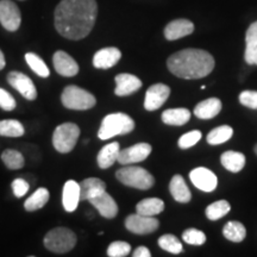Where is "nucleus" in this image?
Wrapping results in <instances>:
<instances>
[{
	"instance_id": "nucleus-13",
	"label": "nucleus",
	"mask_w": 257,
	"mask_h": 257,
	"mask_svg": "<svg viewBox=\"0 0 257 257\" xmlns=\"http://www.w3.org/2000/svg\"><path fill=\"white\" fill-rule=\"evenodd\" d=\"M170 88L165 83H156L148 88L144 100V108L147 111H156L169 98Z\"/></svg>"
},
{
	"instance_id": "nucleus-30",
	"label": "nucleus",
	"mask_w": 257,
	"mask_h": 257,
	"mask_svg": "<svg viewBox=\"0 0 257 257\" xmlns=\"http://www.w3.org/2000/svg\"><path fill=\"white\" fill-rule=\"evenodd\" d=\"M233 135L232 127L229 125H221V126L214 127L210 134L207 135V143L211 146H219L230 140Z\"/></svg>"
},
{
	"instance_id": "nucleus-20",
	"label": "nucleus",
	"mask_w": 257,
	"mask_h": 257,
	"mask_svg": "<svg viewBox=\"0 0 257 257\" xmlns=\"http://www.w3.org/2000/svg\"><path fill=\"white\" fill-rule=\"evenodd\" d=\"M80 199L91 200L106 191V184L98 178H88L80 182Z\"/></svg>"
},
{
	"instance_id": "nucleus-12",
	"label": "nucleus",
	"mask_w": 257,
	"mask_h": 257,
	"mask_svg": "<svg viewBox=\"0 0 257 257\" xmlns=\"http://www.w3.org/2000/svg\"><path fill=\"white\" fill-rule=\"evenodd\" d=\"M8 81L16 91L21 93L28 100H35L37 98V89L32 80L21 72H11L8 75Z\"/></svg>"
},
{
	"instance_id": "nucleus-27",
	"label": "nucleus",
	"mask_w": 257,
	"mask_h": 257,
	"mask_svg": "<svg viewBox=\"0 0 257 257\" xmlns=\"http://www.w3.org/2000/svg\"><path fill=\"white\" fill-rule=\"evenodd\" d=\"M165 210V202L159 198H148L140 201L136 206L137 213L143 214V216L154 217L160 214Z\"/></svg>"
},
{
	"instance_id": "nucleus-28",
	"label": "nucleus",
	"mask_w": 257,
	"mask_h": 257,
	"mask_svg": "<svg viewBox=\"0 0 257 257\" xmlns=\"http://www.w3.org/2000/svg\"><path fill=\"white\" fill-rule=\"evenodd\" d=\"M223 234L225 238L229 239L230 242L239 243L245 238L246 230L244 225L239 221H229V223L225 224Z\"/></svg>"
},
{
	"instance_id": "nucleus-22",
	"label": "nucleus",
	"mask_w": 257,
	"mask_h": 257,
	"mask_svg": "<svg viewBox=\"0 0 257 257\" xmlns=\"http://www.w3.org/2000/svg\"><path fill=\"white\" fill-rule=\"evenodd\" d=\"M221 111V101L218 98H210L199 102L194 108L195 117L200 119H212Z\"/></svg>"
},
{
	"instance_id": "nucleus-23",
	"label": "nucleus",
	"mask_w": 257,
	"mask_h": 257,
	"mask_svg": "<svg viewBox=\"0 0 257 257\" xmlns=\"http://www.w3.org/2000/svg\"><path fill=\"white\" fill-rule=\"evenodd\" d=\"M169 191L172 193L173 198L181 204H187L191 201L192 194L188 186L186 185L184 178L181 175H174L169 184Z\"/></svg>"
},
{
	"instance_id": "nucleus-21",
	"label": "nucleus",
	"mask_w": 257,
	"mask_h": 257,
	"mask_svg": "<svg viewBox=\"0 0 257 257\" xmlns=\"http://www.w3.org/2000/svg\"><path fill=\"white\" fill-rule=\"evenodd\" d=\"M244 59L248 64L257 66V22H253L246 30Z\"/></svg>"
},
{
	"instance_id": "nucleus-35",
	"label": "nucleus",
	"mask_w": 257,
	"mask_h": 257,
	"mask_svg": "<svg viewBox=\"0 0 257 257\" xmlns=\"http://www.w3.org/2000/svg\"><path fill=\"white\" fill-rule=\"evenodd\" d=\"M2 160L9 169H21L24 166V156L18 150L6 149L2 154Z\"/></svg>"
},
{
	"instance_id": "nucleus-1",
	"label": "nucleus",
	"mask_w": 257,
	"mask_h": 257,
	"mask_svg": "<svg viewBox=\"0 0 257 257\" xmlns=\"http://www.w3.org/2000/svg\"><path fill=\"white\" fill-rule=\"evenodd\" d=\"M96 15L95 0H62L55 10V28L68 40H82L92 31Z\"/></svg>"
},
{
	"instance_id": "nucleus-8",
	"label": "nucleus",
	"mask_w": 257,
	"mask_h": 257,
	"mask_svg": "<svg viewBox=\"0 0 257 257\" xmlns=\"http://www.w3.org/2000/svg\"><path fill=\"white\" fill-rule=\"evenodd\" d=\"M160 221L154 217L136 213L130 214L125 219V226L130 232L136 234H148L159 229Z\"/></svg>"
},
{
	"instance_id": "nucleus-16",
	"label": "nucleus",
	"mask_w": 257,
	"mask_h": 257,
	"mask_svg": "<svg viewBox=\"0 0 257 257\" xmlns=\"http://www.w3.org/2000/svg\"><path fill=\"white\" fill-rule=\"evenodd\" d=\"M115 89L114 93L118 96H126L133 94V93L137 92L138 89L142 87V81L137 78V76L133 75V74H118L115 76Z\"/></svg>"
},
{
	"instance_id": "nucleus-6",
	"label": "nucleus",
	"mask_w": 257,
	"mask_h": 257,
	"mask_svg": "<svg viewBox=\"0 0 257 257\" xmlns=\"http://www.w3.org/2000/svg\"><path fill=\"white\" fill-rule=\"evenodd\" d=\"M76 244V236L67 227H56L50 230L44 237V245L50 251L64 253L72 250Z\"/></svg>"
},
{
	"instance_id": "nucleus-14",
	"label": "nucleus",
	"mask_w": 257,
	"mask_h": 257,
	"mask_svg": "<svg viewBox=\"0 0 257 257\" xmlns=\"http://www.w3.org/2000/svg\"><path fill=\"white\" fill-rule=\"evenodd\" d=\"M53 63L56 72L62 76L70 78V76H75L79 73V66L76 61L66 51H56L53 56Z\"/></svg>"
},
{
	"instance_id": "nucleus-18",
	"label": "nucleus",
	"mask_w": 257,
	"mask_h": 257,
	"mask_svg": "<svg viewBox=\"0 0 257 257\" xmlns=\"http://www.w3.org/2000/svg\"><path fill=\"white\" fill-rule=\"evenodd\" d=\"M194 24L188 19H175L167 24L165 29V37L168 41H176L193 34Z\"/></svg>"
},
{
	"instance_id": "nucleus-32",
	"label": "nucleus",
	"mask_w": 257,
	"mask_h": 257,
	"mask_svg": "<svg viewBox=\"0 0 257 257\" xmlns=\"http://www.w3.org/2000/svg\"><path fill=\"white\" fill-rule=\"evenodd\" d=\"M231 210L230 204L226 200H218L213 204L208 205L206 208V217L210 220H219L220 218H223L229 213Z\"/></svg>"
},
{
	"instance_id": "nucleus-44",
	"label": "nucleus",
	"mask_w": 257,
	"mask_h": 257,
	"mask_svg": "<svg viewBox=\"0 0 257 257\" xmlns=\"http://www.w3.org/2000/svg\"><path fill=\"white\" fill-rule=\"evenodd\" d=\"M255 153H256V154H257V146H256V147H255Z\"/></svg>"
},
{
	"instance_id": "nucleus-11",
	"label": "nucleus",
	"mask_w": 257,
	"mask_h": 257,
	"mask_svg": "<svg viewBox=\"0 0 257 257\" xmlns=\"http://www.w3.org/2000/svg\"><path fill=\"white\" fill-rule=\"evenodd\" d=\"M189 179L198 189L202 192H213L217 188L218 180L213 172L204 167H198L189 173Z\"/></svg>"
},
{
	"instance_id": "nucleus-3",
	"label": "nucleus",
	"mask_w": 257,
	"mask_h": 257,
	"mask_svg": "<svg viewBox=\"0 0 257 257\" xmlns=\"http://www.w3.org/2000/svg\"><path fill=\"white\" fill-rule=\"evenodd\" d=\"M135 128V121L130 115L125 113H112L102 119L98 137L105 141L119 135H126Z\"/></svg>"
},
{
	"instance_id": "nucleus-41",
	"label": "nucleus",
	"mask_w": 257,
	"mask_h": 257,
	"mask_svg": "<svg viewBox=\"0 0 257 257\" xmlns=\"http://www.w3.org/2000/svg\"><path fill=\"white\" fill-rule=\"evenodd\" d=\"M12 191L17 198H22L27 194L29 191V184L24 179H16L12 182Z\"/></svg>"
},
{
	"instance_id": "nucleus-17",
	"label": "nucleus",
	"mask_w": 257,
	"mask_h": 257,
	"mask_svg": "<svg viewBox=\"0 0 257 257\" xmlns=\"http://www.w3.org/2000/svg\"><path fill=\"white\" fill-rule=\"evenodd\" d=\"M91 202V205L94 206V208L98 210L100 216H102L104 218H107V219H112L117 216L118 213V205L117 202L114 201V199L111 197L108 193L102 192L101 194L96 195L95 198L91 199L88 200Z\"/></svg>"
},
{
	"instance_id": "nucleus-19",
	"label": "nucleus",
	"mask_w": 257,
	"mask_h": 257,
	"mask_svg": "<svg viewBox=\"0 0 257 257\" xmlns=\"http://www.w3.org/2000/svg\"><path fill=\"white\" fill-rule=\"evenodd\" d=\"M80 199V185L74 180H69L63 186L62 202L67 212H74L79 206Z\"/></svg>"
},
{
	"instance_id": "nucleus-5",
	"label": "nucleus",
	"mask_w": 257,
	"mask_h": 257,
	"mask_svg": "<svg viewBox=\"0 0 257 257\" xmlns=\"http://www.w3.org/2000/svg\"><path fill=\"white\" fill-rule=\"evenodd\" d=\"M61 100L64 107L69 108V110H89V108L94 107L96 104L95 96L91 94L86 89H82L78 86H67L63 89Z\"/></svg>"
},
{
	"instance_id": "nucleus-34",
	"label": "nucleus",
	"mask_w": 257,
	"mask_h": 257,
	"mask_svg": "<svg viewBox=\"0 0 257 257\" xmlns=\"http://www.w3.org/2000/svg\"><path fill=\"white\" fill-rule=\"evenodd\" d=\"M159 245L161 249L166 250L170 253H174V255H178L184 250V246H182V243L180 242L178 237L174 236V234H163L159 238Z\"/></svg>"
},
{
	"instance_id": "nucleus-26",
	"label": "nucleus",
	"mask_w": 257,
	"mask_h": 257,
	"mask_svg": "<svg viewBox=\"0 0 257 257\" xmlns=\"http://www.w3.org/2000/svg\"><path fill=\"white\" fill-rule=\"evenodd\" d=\"M220 162L225 169L231 173H238L245 166V156L238 152H225L220 157Z\"/></svg>"
},
{
	"instance_id": "nucleus-43",
	"label": "nucleus",
	"mask_w": 257,
	"mask_h": 257,
	"mask_svg": "<svg viewBox=\"0 0 257 257\" xmlns=\"http://www.w3.org/2000/svg\"><path fill=\"white\" fill-rule=\"evenodd\" d=\"M5 64H6V62H5V56H4V54H3V51L0 50V70L4 69Z\"/></svg>"
},
{
	"instance_id": "nucleus-9",
	"label": "nucleus",
	"mask_w": 257,
	"mask_h": 257,
	"mask_svg": "<svg viewBox=\"0 0 257 257\" xmlns=\"http://www.w3.org/2000/svg\"><path fill=\"white\" fill-rule=\"evenodd\" d=\"M21 11L11 0L0 2V23L8 31H17L21 27Z\"/></svg>"
},
{
	"instance_id": "nucleus-39",
	"label": "nucleus",
	"mask_w": 257,
	"mask_h": 257,
	"mask_svg": "<svg viewBox=\"0 0 257 257\" xmlns=\"http://www.w3.org/2000/svg\"><path fill=\"white\" fill-rule=\"evenodd\" d=\"M239 101L246 107L257 110V91H243L239 94Z\"/></svg>"
},
{
	"instance_id": "nucleus-2",
	"label": "nucleus",
	"mask_w": 257,
	"mask_h": 257,
	"mask_svg": "<svg viewBox=\"0 0 257 257\" xmlns=\"http://www.w3.org/2000/svg\"><path fill=\"white\" fill-rule=\"evenodd\" d=\"M169 72L186 80L202 79L214 68V59L201 49H184L173 54L167 61Z\"/></svg>"
},
{
	"instance_id": "nucleus-42",
	"label": "nucleus",
	"mask_w": 257,
	"mask_h": 257,
	"mask_svg": "<svg viewBox=\"0 0 257 257\" xmlns=\"http://www.w3.org/2000/svg\"><path fill=\"white\" fill-rule=\"evenodd\" d=\"M134 257H150L152 253H150L149 249L147 246H138V248L134 251Z\"/></svg>"
},
{
	"instance_id": "nucleus-38",
	"label": "nucleus",
	"mask_w": 257,
	"mask_h": 257,
	"mask_svg": "<svg viewBox=\"0 0 257 257\" xmlns=\"http://www.w3.org/2000/svg\"><path fill=\"white\" fill-rule=\"evenodd\" d=\"M201 137H202V135L200 131H198V130L189 131V133L182 135V136L179 138L178 144L181 149H188V148L195 146V144H197L199 141L201 140Z\"/></svg>"
},
{
	"instance_id": "nucleus-10",
	"label": "nucleus",
	"mask_w": 257,
	"mask_h": 257,
	"mask_svg": "<svg viewBox=\"0 0 257 257\" xmlns=\"http://www.w3.org/2000/svg\"><path fill=\"white\" fill-rule=\"evenodd\" d=\"M153 148L148 143H138L133 147H128L126 149L120 150L118 154L117 161L123 166H130L134 163L142 162L147 160V157L152 154Z\"/></svg>"
},
{
	"instance_id": "nucleus-37",
	"label": "nucleus",
	"mask_w": 257,
	"mask_h": 257,
	"mask_svg": "<svg viewBox=\"0 0 257 257\" xmlns=\"http://www.w3.org/2000/svg\"><path fill=\"white\" fill-rule=\"evenodd\" d=\"M182 239L191 245H202L206 242V236L200 230L188 229L182 233Z\"/></svg>"
},
{
	"instance_id": "nucleus-4",
	"label": "nucleus",
	"mask_w": 257,
	"mask_h": 257,
	"mask_svg": "<svg viewBox=\"0 0 257 257\" xmlns=\"http://www.w3.org/2000/svg\"><path fill=\"white\" fill-rule=\"evenodd\" d=\"M115 176L123 185L143 191L152 188L155 184L154 176L142 167H123L117 170Z\"/></svg>"
},
{
	"instance_id": "nucleus-25",
	"label": "nucleus",
	"mask_w": 257,
	"mask_h": 257,
	"mask_svg": "<svg viewBox=\"0 0 257 257\" xmlns=\"http://www.w3.org/2000/svg\"><path fill=\"white\" fill-rule=\"evenodd\" d=\"M119 143L113 142L105 146L99 152L98 157H96V162H98V166L100 167L101 169H107L113 165V163L117 161L118 154H119Z\"/></svg>"
},
{
	"instance_id": "nucleus-36",
	"label": "nucleus",
	"mask_w": 257,
	"mask_h": 257,
	"mask_svg": "<svg viewBox=\"0 0 257 257\" xmlns=\"http://www.w3.org/2000/svg\"><path fill=\"white\" fill-rule=\"evenodd\" d=\"M131 252V245L126 242H112L107 248V255L110 257H125Z\"/></svg>"
},
{
	"instance_id": "nucleus-33",
	"label": "nucleus",
	"mask_w": 257,
	"mask_h": 257,
	"mask_svg": "<svg viewBox=\"0 0 257 257\" xmlns=\"http://www.w3.org/2000/svg\"><path fill=\"white\" fill-rule=\"evenodd\" d=\"M25 61H27L29 67L32 69V72L36 73L38 76H41V78H48V76L50 75L49 68H48L46 62H44L40 56L36 55V54L28 53L27 55H25Z\"/></svg>"
},
{
	"instance_id": "nucleus-40",
	"label": "nucleus",
	"mask_w": 257,
	"mask_h": 257,
	"mask_svg": "<svg viewBox=\"0 0 257 257\" xmlns=\"http://www.w3.org/2000/svg\"><path fill=\"white\" fill-rule=\"evenodd\" d=\"M16 106V100L15 98L8 91L0 88V107L5 111H12L15 110Z\"/></svg>"
},
{
	"instance_id": "nucleus-31",
	"label": "nucleus",
	"mask_w": 257,
	"mask_h": 257,
	"mask_svg": "<svg viewBox=\"0 0 257 257\" xmlns=\"http://www.w3.org/2000/svg\"><path fill=\"white\" fill-rule=\"evenodd\" d=\"M24 135V126L16 119L0 120V136L21 137Z\"/></svg>"
},
{
	"instance_id": "nucleus-15",
	"label": "nucleus",
	"mask_w": 257,
	"mask_h": 257,
	"mask_svg": "<svg viewBox=\"0 0 257 257\" xmlns=\"http://www.w3.org/2000/svg\"><path fill=\"white\" fill-rule=\"evenodd\" d=\"M121 53L118 48L110 47L98 50L93 56V66L98 69H110L120 60Z\"/></svg>"
},
{
	"instance_id": "nucleus-7",
	"label": "nucleus",
	"mask_w": 257,
	"mask_h": 257,
	"mask_svg": "<svg viewBox=\"0 0 257 257\" xmlns=\"http://www.w3.org/2000/svg\"><path fill=\"white\" fill-rule=\"evenodd\" d=\"M80 136V128L74 123H64L57 126L53 135L54 148L61 154H67L75 148Z\"/></svg>"
},
{
	"instance_id": "nucleus-29",
	"label": "nucleus",
	"mask_w": 257,
	"mask_h": 257,
	"mask_svg": "<svg viewBox=\"0 0 257 257\" xmlns=\"http://www.w3.org/2000/svg\"><path fill=\"white\" fill-rule=\"evenodd\" d=\"M49 191L47 188H38L34 194L30 195L25 201L24 207L28 212H35L40 210L49 200Z\"/></svg>"
},
{
	"instance_id": "nucleus-24",
	"label": "nucleus",
	"mask_w": 257,
	"mask_h": 257,
	"mask_svg": "<svg viewBox=\"0 0 257 257\" xmlns=\"http://www.w3.org/2000/svg\"><path fill=\"white\" fill-rule=\"evenodd\" d=\"M162 121L167 125L181 126L191 119V112L187 108H168L162 113Z\"/></svg>"
}]
</instances>
